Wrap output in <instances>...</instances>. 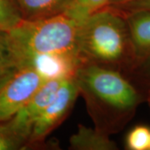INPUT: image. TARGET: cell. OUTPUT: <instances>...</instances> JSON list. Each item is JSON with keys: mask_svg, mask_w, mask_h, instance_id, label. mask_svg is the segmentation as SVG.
Instances as JSON below:
<instances>
[{"mask_svg": "<svg viewBox=\"0 0 150 150\" xmlns=\"http://www.w3.org/2000/svg\"><path fill=\"white\" fill-rule=\"evenodd\" d=\"M110 6V5H108ZM124 13L136 12V11H149L150 0H129L118 5L111 6Z\"/></svg>", "mask_w": 150, "mask_h": 150, "instance_id": "2e32d148", "label": "cell"}, {"mask_svg": "<svg viewBox=\"0 0 150 150\" xmlns=\"http://www.w3.org/2000/svg\"><path fill=\"white\" fill-rule=\"evenodd\" d=\"M69 149L74 150H115L117 146L109 135L95 128L79 124L78 130L69 139Z\"/></svg>", "mask_w": 150, "mask_h": 150, "instance_id": "9c48e42d", "label": "cell"}, {"mask_svg": "<svg viewBox=\"0 0 150 150\" xmlns=\"http://www.w3.org/2000/svg\"><path fill=\"white\" fill-rule=\"evenodd\" d=\"M23 20H38L64 13L74 0H16Z\"/></svg>", "mask_w": 150, "mask_h": 150, "instance_id": "ba28073f", "label": "cell"}, {"mask_svg": "<svg viewBox=\"0 0 150 150\" xmlns=\"http://www.w3.org/2000/svg\"><path fill=\"white\" fill-rule=\"evenodd\" d=\"M69 77H55L48 79L28 102L13 118L17 125L27 132L30 137L31 128L35 119L48 107L56 97L60 87Z\"/></svg>", "mask_w": 150, "mask_h": 150, "instance_id": "8992f818", "label": "cell"}, {"mask_svg": "<svg viewBox=\"0 0 150 150\" xmlns=\"http://www.w3.org/2000/svg\"><path fill=\"white\" fill-rule=\"evenodd\" d=\"M123 13L128 21L136 60L150 54V12Z\"/></svg>", "mask_w": 150, "mask_h": 150, "instance_id": "52a82bcc", "label": "cell"}, {"mask_svg": "<svg viewBox=\"0 0 150 150\" xmlns=\"http://www.w3.org/2000/svg\"><path fill=\"white\" fill-rule=\"evenodd\" d=\"M79 95L74 76L67 78L54 100L33 123L29 137L30 148L43 145L46 137L69 114Z\"/></svg>", "mask_w": 150, "mask_h": 150, "instance_id": "5b68a950", "label": "cell"}, {"mask_svg": "<svg viewBox=\"0 0 150 150\" xmlns=\"http://www.w3.org/2000/svg\"><path fill=\"white\" fill-rule=\"evenodd\" d=\"M22 20L16 0H0V31H9Z\"/></svg>", "mask_w": 150, "mask_h": 150, "instance_id": "7c38bea8", "label": "cell"}, {"mask_svg": "<svg viewBox=\"0 0 150 150\" xmlns=\"http://www.w3.org/2000/svg\"><path fill=\"white\" fill-rule=\"evenodd\" d=\"M129 69L140 83L149 86L150 89V54L137 59Z\"/></svg>", "mask_w": 150, "mask_h": 150, "instance_id": "9a60e30c", "label": "cell"}, {"mask_svg": "<svg viewBox=\"0 0 150 150\" xmlns=\"http://www.w3.org/2000/svg\"><path fill=\"white\" fill-rule=\"evenodd\" d=\"M31 149L29 135L17 125L13 118L0 122V150Z\"/></svg>", "mask_w": 150, "mask_h": 150, "instance_id": "8fae6325", "label": "cell"}, {"mask_svg": "<svg viewBox=\"0 0 150 150\" xmlns=\"http://www.w3.org/2000/svg\"><path fill=\"white\" fill-rule=\"evenodd\" d=\"M48 79L34 66H22L0 87V122L13 118Z\"/></svg>", "mask_w": 150, "mask_h": 150, "instance_id": "277c9868", "label": "cell"}, {"mask_svg": "<svg viewBox=\"0 0 150 150\" xmlns=\"http://www.w3.org/2000/svg\"><path fill=\"white\" fill-rule=\"evenodd\" d=\"M147 100H148V103H149V108H150V89H149V92H148Z\"/></svg>", "mask_w": 150, "mask_h": 150, "instance_id": "ac0fdd59", "label": "cell"}, {"mask_svg": "<svg viewBox=\"0 0 150 150\" xmlns=\"http://www.w3.org/2000/svg\"><path fill=\"white\" fill-rule=\"evenodd\" d=\"M22 67L8 31H0V87Z\"/></svg>", "mask_w": 150, "mask_h": 150, "instance_id": "30bf717a", "label": "cell"}, {"mask_svg": "<svg viewBox=\"0 0 150 150\" xmlns=\"http://www.w3.org/2000/svg\"><path fill=\"white\" fill-rule=\"evenodd\" d=\"M80 24L64 13L38 20H22L8 33L22 66L39 56L62 58L79 66Z\"/></svg>", "mask_w": 150, "mask_h": 150, "instance_id": "3957f363", "label": "cell"}, {"mask_svg": "<svg viewBox=\"0 0 150 150\" xmlns=\"http://www.w3.org/2000/svg\"><path fill=\"white\" fill-rule=\"evenodd\" d=\"M108 3V0H74L65 13L82 22L95 11L107 6Z\"/></svg>", "mask_w": 150, "mask_h": 150, "instance_id": "4fadbf2b", "label": "cell"}, {"mask_svg": "<svg viewBox=\"0 0 150 150\" xmlns=\"http://www.w3.org/2000/svg\"><path fill=\"white\" fill-rule=\"evenodd\" d=\"M74 76L94 128L103 134L122 128L140 101L138 90L118 70L83 64Z\"/></svg>", "mask_w": 150, "mask_h": 150, "instance_id": "6da1fadb", "label": "cell"}, {"mask_svg": "<svg viewBox=\"0 0 150 150\" xmlns=\"http://www.w3.org/2000/svg\"><path fill=\"white\" fill-rule=\"evenodd\" d=\"M126 147L130 150H150V129L138 125L126 137Z\"/></svg>", "mask_w": 150, "mask_h": 150, "instance_id": "5bb4252c", "label": "cell"}, {"mask_svg": "<svg viewBox=\"0 0 150 150\" xmlns=\"http://www.w3.org/2000/svg\"><path fill=\"white\" fill-rule=\"evenodd\" d=\"M79 59L80 65L96 64L119 72L133 66L136 57L128 21L122 11L105 6L81 22Z\"/></svg>", "mask_w": 150, "mask_h": 150, "instance_id": "7a4b0ae2", "label": "cell"}, {"mask_svg": "<svg viewBox=\"0 0 150 150\" xmlns=\"http://www.w3.org/2000/svg\"><path fill=\"white\" fill-rule=\"evenodd\" d=\"M127 1H129V0H108V5H110V6L118 5V4H123V3H124V2H127Z\"/></svg>", "mask_w": 150, "mask_h": 150, "instance_id": "e0dca14e", "label": "cell"}]
</instances>
